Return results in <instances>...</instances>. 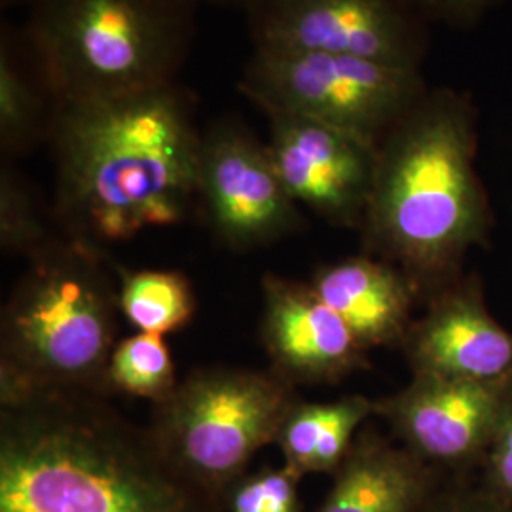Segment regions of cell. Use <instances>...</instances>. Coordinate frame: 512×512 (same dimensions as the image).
I'll return each mask as SVG.
<instances>
[{"mask_svg": "<svg viewBox=\"0 0 512 512\" xmlns=\"http://www.w3.org/2000/svg\"><path fill=\"white\" fill-rule=\"evenodd\" d=\"M55 234L42 203L27 179L12 164L0 169V245L10 255H38L55 239Z\"/></svg>", "mask_w": 512, "mask_h": 512, "instance_id": "cell-19", "label": "cell"}, {"mask_svg": "<svg viewBox=\"0 0 512 512\" xmlns=\"http://www.w3.org/2000/svg\"><path fill=\"white\" fill-rule=\"evenodd\" d=\"M486 490L512 507V406L486 454Z\"/></svg>", "mask_w": 512, "mask_h": 512, "instance_id": "cell-22", "label": "cell"}, {"mask_svg": "<svg viewBox=\"0 0 512 512\" xmlns=\"http://www.w3.org/2000/svg\"><path fill=\"white\" fill-rule=\"evenodd\" d=\"M255 50L353 55L420 69L429 21L410 0H249Z\"/></svg>", "mask_w": 512, "mask_h": 512, "instance_id": "cell-8", "label": "cell"}, {"mask_svg": "<svg viewBox=\"0 0 512 512\" xmlns=\"http://www.w3.org/2000/svg\"><path fill=\"white\" fill-rule=\"evenodd\" d=\"M198 0H31L25 33L63 103L177 82Z\"/></svg>", "mask_w": 512, "mask_h": 512, "instance_id": "cell-5", "label": "cell"}, {"mask_svg": "<svg viewBox=\"0 0 512 512\" xmlns=\"http://www.w3.org/2000/svg\"><path fill=\"white\" fill-rule=\"evenodd\" d=\"M401 349L414 376L512 384V332L495 321L473 287L435 294L412 321Z\"/></svg>", "mask_w": 512, "mask_h": 512, "instance_id": "cell-13", "label": "cell"}, {"mask_svg": "<svg viewBox=\"0 0 512 512\" xmlns=\"http://www.w3.org/2000/svg\"><path fill=\"white\" fill-rule=\"evenodd\" d=\"M120 315L101 249L61 236L31 256L2 310L0 406L50 395L105 397Z\"/></svg>", "mask_w": 512, "mask_h": 512, "instance_id": "cell-4", "label": "cell"}, {"mask_svg": "<svg viewBox=\"0 0 512 512\" xmlns=\"http://www.w3.org/2000/svg\"><path fill=\"white\" fill-rule=\"evenodd\" d=\"M110 391H120L137 399L162 403L179 384L175 363L164 336L137 332L118 340L110 355Z\"/></svg>", "mask_w": 512, "mask_h": 512, "instance_id": "cell-18", "label": "cell"}, {"mask_svg": "<svg viewBox=\"0 0 512 512\" xmlns=\"http://www.w3.org/2000/svg\"><path fill=\"white\" fill-rule=\"evenodd\" d=\"M202 131L183 86L63 103L50 148L61 232L103 251L181 224L198 202Z\"/></svg>", "mask_w": 512, "mask_h": 512, "instance_id": "cell-1", "label": "cell"}, {"mask_svg": "<svg viewBox=\"0 0 512 512\" xmlns=\"http://www.w3.org/2000/svg\"><path fill=\"white\" fill-rule=\"evenodd\" d=\"M512 406V384H476L412 376L401 391L376 401L395 437L435 471L486 459Z\"/></svg>", "mask_w": 512, "mask_h": 512, "instance_id": "cell-10", "label": "cell"}, {"mask_svg": "<svg viewBox=\"0 0 512 512\" xmlns=\"http://www.w3.org/2000/svg\"><path fill=\"white\" fill-rule=\"evenodd\" d=\"M437 490L433 467L401 442L363 429L315 512H421Z\"/></svg>", "mask_w": 512, "mask_h": 512, "instance_id": "cell-15", "label": "cell"}, {"mask_svg": "<svg viewBox=\"0 0 512 512\" xmlns=\"http://www.w3.org/2000/svg\"><path fill=\"white\" fill-rule=\"evenodd\" d=\"M275 171L300 207L346 228H361L376 169V147L294 114H266Z\"/></svg>", "mask_w": 512, "mask_h": 512, "instance_id": "cell-11", "label": "cell"}, {"mask_svg": "<svg viewBox=\"0 0 512 512\" xmlns=\"http://www.w3.org/2000/svg\"><path fill=\"white\" fill-rule=\"evenodd\" d=\"M300 480L285 465L247 471L222 495L224 512H304Z\"/></svg>", "mask_w": 512, "mask_h": 512, "instance_id": "cell-20", "label": "cell"}, {"mask_svg": "<svg viewBox=\"0 0 512 512\" xmlns=\"http://www.w3.org/2000/svg\"><path fill=\"white\" fill-rule=\"evenodd\" d=\"M311 287L368 351L403 344L418 287L378 256H349L313 275Z\"/></svg>", "mask_w": 512, "mask_h": 512, "instance_id": "cell-14", "label": "cell"}, {"mask_svg": "<svg viewBox=\"0 0 512 512\" xmlns=\"http://www.w3.org/2000/svg\"><path fill=\"white\" fill-rule=\"evenodd\" d=\"M198 203L220 243L251 251L300 230L302 213L275 171L268 145L239 120L202 131Z\"/></svg>", "mask_w": 512, "mask_h": 512, "instance_id": "cell-9", "label": "cell"}, {"mask_svg": "<svg viewBox=\"0 0 512 512\" xmlns=\"http://www.w3.org/2000/svg\"><path fill=\"white\" fill-rule=\"evenodd\" d=\"M298 399L274 370L200 368L154 404L148 429L188 480L222 499L256 454L275 444Z\"/></svg>", "mask_w": 512, "mask_h": 512, "instance_id": "cell-6", "label": "cell"}, {"mask_svg": "<svg viewBox=\"0 0 512 512\" xmlns=\"http://www.w3.org/2000/svg\"><path fill=\"white\" fill-rule=\"evenodd\" d=\"M31 0H0V4L6 8H10V6H18V4H29Z\"/></svg>", "mask_w": 512, "mask_h": 512, "instance_id": "cell-25", "label": "cell"}, {"mask_svg": "<svg viewBox=\"0 0 512 512\" xmlns=\"http://www.w3.org/2000/svg\"><path fill=\"white\" fill-rule=\"evenodd\" d=\"M198 2H217V4H238L241 8H245L249 4V0H198Z\"/></svg>", "mask_w": 512, "mask_h": 512, "instance_id": "cell-24", "label": "cell"}, {"mask_svg": "<svg viewBox=\"0 0 512 512\" xmlns=\"http://www.w3.org/2000/svg\"><path fill=\"white\" fill-rule=\"evenodd\" d=\"M421 512H512V507L482 490H437Z\"/></svg>", "mask_w": 512, "mask_h": 512, "instance_id": "cell-23", "label": "cell"}, {"mask_svg": "<svg viewBox=\"0 0 512 512\" xmlns=\"http://www.w3.org/2000/svg\"><path fill=\"white\" fill-rule=\"evenodd\" d=\"M238 86L264 114L304 116L376 148L429 92L420 69L289 50H253Z\"/></svg>", "mask_w": 512, "mask_h": 512, "instance_id": "cell-7", "label": "cell"}, {"mask_svg": "<svg viewBox=\"0 0 512 512\" xmlns=\"http://www.w3.org/2000/svg\"><path fill=\"white\" fill-rule=\"evenodd\" d=\"M431 25L440 23L450 29L467 31L476 27L505 0H410Z\"/></svg>", "mask_w": 512, "mask_h": 512, "instance_id": "cell-21", "label": "cell"}, {"mask_svg": "<svg viewBox=\"0 0 512 512\" xmlns=\"http://www.w3.org/2000/svg\"><path fill=\"white\" fill-rule=\"evenodd\" d=\"M262 342L289 384H336L366 365L368 349L306 283L262 275Z\"/></svg>", "mask_w": 512, "mask_h": 512, "instance_id": "cell-12", "label": "cell"}, {"mask_svg": "<svg viewBox=\"0 0 512 512\" xmlns=\"http://www.w3.org/2000/svg\"><path fill=\"white\" fill-rule=\"evenodd\" d=\"M61 109L44 63L25 29L0 31V148L6 158L25 156L50 143Z\"/></svg>", "mask_w": 512, "mask_h": 512, "instance_id": "cell-16", "label": "cell"}, {"mask_svg": "<svg viewBox=\"0 0 512 512\" xmlns=\"http://www.w3.org/2000/svg\"><path fill=\"white\" fill-rule=\"evenodd\" d=\"M478 109L454 88H429L376 148L363 217L372 255L435 289L488 238L492 209L476 173Z\"/></svg>", "mask_w": 512, "mask_h": 512, "instance_id": "cell-3", "label": "cell"}, {"mask_svg": "<svg viewBox=\"0 0 512 512\" xmlns=\"http://www.w3.org/2000/svg\"><path fill=\"white\" fill-rule=\"evenodd\" d=\"M0 512H224L99 395L0 406Z\"/></svg>", "mask_w": 512, "mask_h": 512, "instance_id": "cell-2", "label": "cell"}, {"mask_svg": "<svg viewBox=\"0 0 512 512\" xmlns=\"http://www.w3.org/2000/svg\"><path fill=\"white\" fill-rule=\"evenodd\" d=\"M118 272L120 313L137 332L169 334L190 323L196 311V294L186 275L175 270Z\"/></svg>", "mask_w": 512, "mask_h": 512, "instance_id": "cell-17", "label": "cell"}]
</instances>
